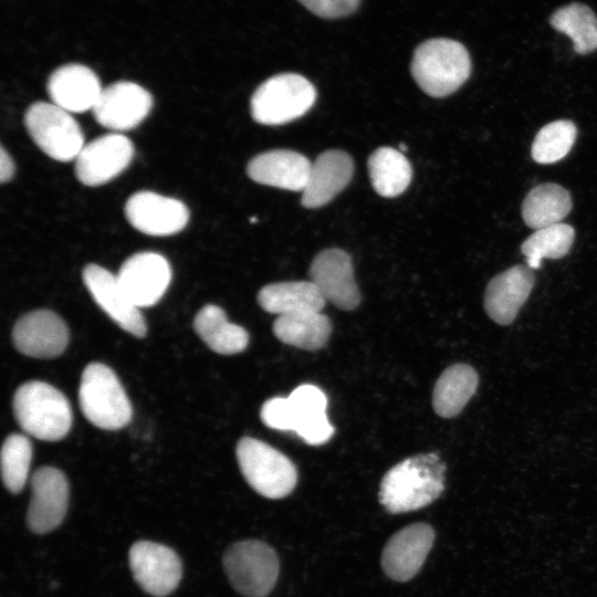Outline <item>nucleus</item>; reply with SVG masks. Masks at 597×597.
I'll return each mask as SVG.
<instances>
[{
    "label": "nucleus",
    "instance_id": "7ed1b4c3",
    "mask_svg": "<svg viewBox=\"0 0 597 597\" xmlns=\"http://www.w3.org/2000/svg\"><path fill=\"white\" fill-rule=\"evenodd\" d=\"M12 407L21 429L36 439L57 441L71 429L72 410L67 398L46 383L22 384L13 396Z\"/></svg>",
    "mask_w": 597,
    "mask_h": 597
},
{
    "label": "nucleus",
    "instance_id": "b1692460",
    "mask_svg": "<svg viewBox=\"0 0 597 597\" xmlns=\"http://www.w3.org/2000/svg\"><path fill=\"white\" fill-rule=\"evenodd\" d=\"M260 306L268 313L289 315L321 312L325 300L311 281L271 283L258 293Z\"/></svg>",
    "mask_w": 597,
    "mask_h": 597
},
{
    "label": "nucleus",
    "instance_id": "cd10ccee",
    "mask_svg": "<svg viewBox=\"0 0 597 597\" xmlns=\"http://www.w3.org/2000/svg\"><path fill=\"white\" fill-rule=\"evenodd\" d=\"M572 209L570 193L557 184L534 187L522 203V218L534 230L559 223Z\"/></svg>",
    "mask_w": 597,
    "mask_h": 597
},
{
    "label": "nucleus",
    "instance_id": "412c9836",
    "mask_svg": "<svg viewBox=\"0 0 597 597\" xmlns=\"http://www.w3.org/2000/svg\"><path fill=\"white\" fill-rule=\"evenodd\" d=\"M354 174L352 157L338 149L320 154L311 165L301 203L305 208H320L328 203L350 182Z\"/></svg>",
    "mask_w": 597,
    "mask_h": 597
},
{
    "label": "nucleus",
    "instance_id": "f03ea898",
    "mask_svg": "<svg viewBox=\"0 0 597 597\" xmlns=\"http://www.w3.org/2000/svg\"><path fill=\"white\" fill-rule=\"evenodd\" d=\"M410 71L418 86L429 96L446 97L469 78V52L458 41L429 39L413 52Z\"/></svg>",
    "mask_w": 597,
    "mask_h": 597
},
{
    "label": "nucleus",
    "instance_id": "9d476101",
    "mask_svg": "<svg viewBox=\"0 0 597 597\" xmlns=\"http://www.w3.org/2000/svg\"><path fill=\"white\" fill-rule=\"evenodd\" d=\"M129 566L140 588L156 597L172 593L182 574L181 562L175 551L149 541L133 544L129 549Z\"/></svg>",
    "mask_w": 597,
    "mask_h": 597
},
{
    "label": "nucleus",
    "instance_id": "423d86ee",
    "mask_svg": "<svg viewBox=\"0 0 597 597\" xmlns=\"http://www.w3.org/2000/svg\"><path fill=\"white\" fill-rule=\"evenodd\" d=\"M237 460L248 484L268 499L287 496L297 482L293 462L270 444L243 437L237 444Z\"/></svg>",
    "mask_w": 597,
    "mask_h": 597
},
{
    "label": "nucleus",
    "instance_id": "bb28decb",
    "mask_svg": "<svg viewBox=\"0 0 597 597\" xmlns=\"http://www.w3.org/2000/svg\"><path fill=\"white\" fill-rule=\"evenodd\" d=\"M272 329L283 344L305 350H317L327 343L332 323L321 312H305L277 316Z\"/></svg>",
    "mask_w": 597,
    "mask_h": 597
},
{
    "label": "nucleus",
    "instance_id": "20e7f679",
    "mask_svg": "<svg viewBox=\"0 0 597 597\" xmlns=\"http://www.w3.org/2000/svg\"><path fill=\"white\" fill-rule=\"evenodd\" d=\"M78 401L94 426L118 430L130 422L133 409L116 374L101 363L88 364L81 377Z\"/></svg>",
    "mask_w": 597,
    "mask_h": 597
},
{
    "label": "nucleus",
    "instance_id": "f257e3e1",
    "mask_svg": "<svg viewBox=\"0 0 597 597\" xmlns=\"http://www.w3.org/2000/svg\"><path fill=\"white\" fill-rule=\"evenodd\" d=\"M446 465L437 453L417 454L389 469L379 486V502L390 514L431 504L444 490Z\"/></svg>",
    "mask_w": 597,
    "mask_h": 597
},
{
    "label": "nucleus",
    "instance_id": "9b49d317",
    "mask_svg": "<svg viewBox=\"0 0 597 597\" xmlns=\"http://www.w3.org/2000/svg\"><path fill=\"white\" fill-rule=\"evenodd\" d=\"M153 104L151 94L143 86L119 81L103 88L92 112L100 125L123 132L138 126L150 113Z\"/></svg>",
    "mask_w": 597,
    "mask_h": 597
},
{
    "label": "nucleus",
    "instance_id": "1a4fd4ad",
    "mask_svg": "<svg viewBox=\"0 0 597 597\" xmlns=\"http://www.w3.org/2000/svg\"><path fill=\"white\" fill-rule=\"evenodd\" d=\"M134 145L122 134L102 135L85 144L75 159V175L80 182L95 187L104 185L130 164Z\"/></svg>",
    "mask_w": 597,
    "mask_h": 597
},
{
    "label": "nucleus",
    "instance_id": "c85d7f7f",
    "mask_svg": "<svg viewBox=\"0 0 597 597\" xmlns=\"http://www.w3.org/2000/svg\"><path fill=\"white\" fill-rule=\"evenodd\" d=\"M368 172L375 191L385 198L402 193L412 178L409 160L391 147H379L369 156Z\"/></svg>",
    "mask_w": 597,
    "mask_h": 597
},
{
    "label": "nucleus",
    "instance_id": "2f4dec72",
    "mask_svg": "<svg viewBox=\"0 0 597 597\" xmlns=\"http://www.w3.org/2000/svg\"><path fill=\"white\" fill-rule=\"evenodd\" d=\"M577 135L575 124L567 119L552 122L536 134L531 154L538 164H553L564 158L573 147Z\"/></svg>",
    "mask_w": 597,
    "mask_h": 597
},
{
    "label": "nucleus",
    "instance_id": "f704fd0d",
    "mask_svg": "<svg viewBox=\"0 0 597 597\" xmlns=\"http://www.w3.org/2000/svg\"><path fill=\"white\" fill-rule=\"evenodd\" d=\"M320 18L338 19L353 13L360 0H297Z\"/></svg>",
    "mask_w": 597,
    "mask_h": 597
},
{
    "label": "nucleus",
    "instance_id": "f8f14e48",
    "mask_svg": "<svg viewBox=\"0 0 597 597\" xmlns=\"http://www.w3.org/2000/svg\"><path fill=\"white\" fill-rule=\"evenodd\" d=\"M311 282L325 301L341 310H355L360 303V293L354 279L350 255L337 248L318 252L310 266Z\"/></svg>",
    "mask_w": 597,
    "mask_h": 597
},
{
    "label": "nucleus",
    "instance_id": "72a5a7b5",
    "mask_svg": "<svg viewBox=\"0 0 597 597\" xmlns=\"http://www.w3.org/2000/svg\"><path fill=\"white\" fill-rule=\"evenodd\" d=\"M260 418L271 429L294 431L295 422L289 398L275 397L266 400L261 407Z\"/></svg>",
    "mask_w": 597,
    "mask_h": 597
},
{
    "label": "nucleus",
    "instance_id": "6e6552de",
    "mask_svg": "<svg viewBox=\"0 0 597 597\" xmlns=\"http://www.w3.org/2000/svg\"><path fill=\"white\" fill-rule=\"evenodd\" d=\"M28 134L36 146L57 161L75 160L84 147V135L71 113L53 103L35 102L24 114Z\"/></svg>",
    "mask_w": 597,
    "mask_h": 597
},
{
    "label": "nucleus",
    "instance_id": "a878e982",
    "mask_svg": "<svg viewBox=\"0 0 597 597\" xmlns=\"http://www.w3.org/2000/svg\"><path fill=\"white\" fill-rule=\"evenodd\" d=\"M479 376L467 364L449 366L438 378L432 394V406L442 418L459 415L476 390Z\"/></svg>",
    "mask_w": 597,
    "mask_h": 597
},
{
    "label": "nucleus",
    "instance_id": "7c9ffc66",
    "mask_svg": "<svg viewBox=\"0 0 597 597\" xmlns=\"http://www.w3.org/2000/svg\"><path fill=\"white\" fill-rule=\"evenodd\" d=\"M575 238V231L567 223H556L535 230L521 245L522 253L526 256V264L532 270L540 269L542 260L561 259L570 250Z\"/></svg>",
    "mask_w": 597,
    "mask_h": 597
},
{
    "label": "nucleus",
    "instance_id": "4468645a",
    "mask_svg": "<svg viewBox=\"0 0 597 597\" xmlns=\"http://www.w3.org/2000/svg\"><path fill=\"white\" fill-rule=\"evenodd\" d=\"M117 279L128 298L138 307L155 305L171 281V268L163 255L139 252L124 261Z\"/></svg>",
    "mask_w": 597,
    "mask_h": 597
},
{
    "label": "nucleus",
    "instance_id": "5701e85b",
    "mask_svg": "<svg viewBox=\"0 0 597 597\" xmlns=\"http://www.w3.org/2000/svg\"><path fill=\"white\" fill-rule=\"evenodd\" d=\"M292 407L294 432L311 446L327 442L335 432L326 416L327 398L316 386L303 384L287 397Z\"/></svg>",
    "mask_w": 597,
    "mask_h": 597
},
{
    "label": "nucleus",
    "instance_id": "473e14b6",
    "mask_svg": "<svg viewBox=\"0 0 597 597\" xmlns=\"http://www.w3.org/2000/svg\"><path fill=\"white\" fill-rule=\"evenodd\" d=\"M32 444L23 436L13 433L6 438L1 449V475L6 488L12 493L22 491L29 473Z\"/></svg>",
    "mask_w": 597,
    "mask_h": 597
},
{
    "label": "nucleus",
    "instance_id": "aec40b11",
    "mask_svg": "<svg viewBox=\"0 0 597 597\" xmlns=\"http://www.w3.org/2000/svg\"><path fill=\"white\" fill-rule=\"evenodd\" d=\"M48 94L53 104L69 113L93 109L103 87L98 76L82 64L57 67L49 77Z\"/></svg>",
    "mask_w": 597,
    "mask_h": 597
},
{
    "label": "nucleus",
    "instance_id": "393cba45",
    "mask_svg": "<svg viewBox=\"0 0 597 597\" xmlns=\"http://www.w3.org/2000/svg\"><path fill=\"white\" fill-rule=\"evenodd\" d=\"M193 327L206 345L218 354H238L249 344L248 332L229 322L224 311L214 304H208L197 313Z\"/></svg>",
    "mask_w": 597,
    "mask_h": 597
},
{
    "label": "nucleus",
    "instance_id": "dca6fc26",
    "mask_svg": "<svg viewBox=\"0 0 597 597\" xmlns=\"http://www.w3.org/2000/svg\"><path fill=\"white\" fill-rule=\"evenodd\" d=\"M84 284L97 305L124 331L144 337L147 325L139 308L128 298L117 275L101 265L87 264L82 273Z\"/></svg>",
    "mask_w": 597,
    "mask_h": 597
},
{
    "label": "nucleus",
    "instance_id": "a211bd4d",
    "mask_svg": "<svg viewBox=\"0 0 597 597\" xmlns=\"http://www.w3.org/2000/svg\"><path fill=\"white\" fill-rule=\"evenodd\" d=\"M434 541L433 528L426 523L410 524L395 533L381 553L385 574L396 582H408L418 574Z\"/></svg>",
    "mask_w": 597,
    "mask_h": 597
},
{
    "label": "nucleus",
    "instance_id": "c756f323",
    "mask_svg": "<svg viewBox=\"0 0 597 597\" xmlns=\"http://www.w3.org/2000/svg\"><path fill=\"white\" fill-rule=\"evenodd\" d=\"M549 22L572 40L576 53L588 54L597 50V17L587 6L570 3L562 7Z\"/></svg>",
    "mask_w": 597,
    "mask_h": 597
},
{
    "label": "nucleus",
    "instance_id": "c9c22d12",
    "mask_svg": "<svg viewBox=\"0 0 597 597\" xmlns=\"http://www.w3.org/2000/svg\"><path fill=\"white\" fill-rule=\"evenodd\" d=\"M15 166L12 157L6 150L4 146H1L0 151V180L1 182L10 181L14 175Z\"/></svg>",
    "mask_w": 597,
    "mask_h": 597
},
{
    "label": "nucleus",
    "instance_id": "39448f33",
    "mask_svg": "<svg viewBox=\"0 0 597 597\" xmlns=\"http://www.w3.org/2000/svg\"><path fill=\"white\" fill-rule=\"evenodd\" d=\"M316 100V90L296 73L274 75L254 91L250 100L253 119L262 125H282L310 111Z\"/></svg>",
    "mask_w": 597,
    "mask_h": 597
},
{
    "label": "nucleus",
    "instance_id": "4be33fe9",
    "mask_svg": "<svg viewBox=\"0 0 597 597\" xmlns=\"http://www.w3.org/2000/svg\"><path fill=\"white\" fill-rule=\"evenodd\" d=\"M312 163L302 154L273 149L254 156L247 166L248 176L255 182L292 191H303Z\"/></svg>",
    "mask_w": 597,
    "mask_h": 597
},
{
    "label": "nucleus",
    "instance_id": "f3484780",
    "mask_svg": "<svg viewBox=\"0 0 597 597\" xmlns=\"http://www.w3.org/2000/svg\"><path fill=\"white\" fill-rule=\"evenodd\" d=\"M69 328L54 312L36 310L21 316L12 328V341L20 353L34 358L61 355L69 343Z\"/></svg>",
    "mask_w": 597,
    "mask_h": 597
},
{
    "label": "nucleus",
    "instance_id": "0eeeda50",
    "mask_svg": "<svg viewBox=\"0 0 597 597\" xmlns=\"http://www.w3.org/2000/svg\"><path fill=\"white\" fill-rule=\"evenodd\" d=\"M223 567L234 589L245 597H266L279 576V558L264 542L247 540L224 553Z\"/></svg>",
    "mask_w": 597,
    "mask_h": 597
},
{
    "label": "nucleus",
    "instance_id": "ddd939ff",
    "mask_svg": "<svg viewBox=\"0 0 597 597\" xmlns=\"http://www.w3.org/2000/svg\"><path fill=\"white\" fill-rule=\"evenodd\" d=\"M31 491L28 526L36 534L51 532L62 523L67 511V479L56 468L42 467L31 476Z\"/></svg>",
    "mask_w": 597,
    "mask_h": 597
},
{
    "label": "nucleus",
    "instance_id": "2eb2a0df",
    "mask_svg": "<svg viewBox=\"0 0 597 597\" xmlns=\"http://www.w3.org/2000/svg\"><path fill=\"white\" fill-rule=\"evenodd\" d=\"M125 214L135 229L158 237L180 232L189 221V210L182 201L153 191L130 196Z\"/></svg>",
    "mask_w": 597,
    "mask_h": 597
},
{
    "label": "nucleus",
    "instance_id": "6ab92c4d",
    "mask_svg": "<svg viewBox=\"0 0 597 597\" xmlns=\"http://www.w3.org/2000/svg\"><path fill=\"white\" fill-rule=\"evenodd\" d=\"M535 283V275L527 265H514L495 275L484 293V310L500 325L512 323L526 302Z\"/></svg>",
    "mask_w": 597,
    "mask_h": 597
}]
</instances>
